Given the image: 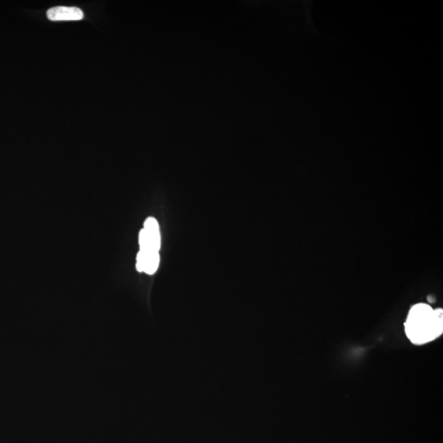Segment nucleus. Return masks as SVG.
<instances>
[{"mask_svg":"<svg viewBox=\"0 0 443 443\" xmlns=\"http://www.w3.org/2000/svg\"><path fill=\"white\" fill-rule=\"evenodd\" d=\"M405 331L413 344L420 346L436 340L443 333V310L419 303L409 309Z\"/></svg>","mask_w":443,"mask_h":443,"instance_id":"1","label":"nucleus"},{"mask_svg":"<svg viewBox=\"0 0 443 443\" xmlns=\"http://www.w3.org/2000/svg\"><path fill=\"white\" fill-rule=\"evenodd\" d=\"M160 242L159 223L155 218H148L139 235L140 251L159 252Z\"/></svg>","mask_w":443,"mask_h":443,"instance_id":"2","label":"nucleus"},{"mask_svg":"<svg viewBox=\"0 0 443 443\" xmlns=\"http://www.w3.org/2000/svg\"><path fill=\"white\" fill-rule=\"evenodd\" d=\"M160 255L157 251H140L136 257V269L139 272L154 275L159 268Z\"/></svg>","mask_w":443,"mask_h":443,"instance_id":"3","label":"nucleus"},{"mask_svg":"<svg viewBox=\"0 0 443 443\" xmlns=\"http://www.w3.org/2000/svg\"><path fill=\"white\" fill-rule=\"evenodd\" d=\"M47 16L53 22L79 21L84 19V14L80 8L76 7L59 6L49 10Z\"/></svg>","mask_w":443,"mask_h":443,"instance_id":"4","label":"nucleus"}]
</instances>
